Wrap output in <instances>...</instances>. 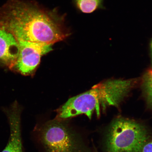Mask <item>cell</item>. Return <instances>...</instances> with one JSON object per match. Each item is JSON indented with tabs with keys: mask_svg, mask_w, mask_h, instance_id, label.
<instances>
[{
	"mask_svg": "<svg viewBox=\"0 0 152 152\" xmlns=\"http://www.w3.org/2000/svg\"><path fill=\"white\" fill-rule=\"evenodd\" d=\"M19 50L18 42L16 38L0 26V63L12 69Z\"/></svg>",
	"mask_w": 152,
	"mask_h": 152,
	"instance_id": "cell-7",
	"label": "cell"
},
{
	"mask_svg": "<svg viewBox=\"0 0 152 152\" xmlns=\"http://www.w3.org/2000/svg\"><path fill=\"white\" fill-rule=\"evenodd\" d=\"M4 111L8 119L10 133L8 142L1 152H23L21 129V107L15 102Z\"/></svg>",
	"mask_w": 152,
	"mask_h": 152,
	"instance_id": "cell-6",
	"label": "cell"
},
{
	"mask_svg": "<svg viewBox=\"0 0 152 152\" xmlns=\"http://www.w3.org/2000/svg\"><path fill=\"white\" fill-rule=\"evenodd\" d=\"M149 135L142 125L131 120L118 118L110 125L106 136L107 152H142Z\"/></svg>",
	"mask_w": 152,
	"mask_h": 152,
	"instance_id": "cell-3",
	"label": "cell"
},
{
	"mask_svg": "<svg viewBox=\"0 0 152 152\" xmlns=\"http://www.w3.org/2000/svg\"><path fill=\"white\" fill-rule=\"evenodd\" d=\"M151 48H152V41L151 44Z\"/></svg>",
	"mask_w": 152,
	"mask_h": 152,
	"instance_id": "cell-10",
	"label": "cell"
},
{
	"mask_svg": "<svg viewBox=\"0 0 152 152\" xmlns=\"http://www.w3.org/2000/svg\"><path fill=\"white\" fill-rule=\"evenodd\" d=\"M126 80H110L94 86L90 90L69 99L58 110L57 119L65 120L85 114L91 119L96 112L99 117L101 108L117 106L129 90Z\"/></svg>",
	"mask_w": 152,
	"mask_h": 152,
	"instance_id": "cell-2",
	"label": "cell"
},
{
	"mask_svg": "<svg viewBox=\"0 0 152 152\" xmlns=\"http://www.w3.org/2000/svg\"><path fill=\"white\" fill-rule=\"evenodd\" d=\"M0 26L18 41L48 45L63 40L69 34L63 18L56 12L20 0H10L0 7Z\"/></svg>",
	"mask_w": 152,
	"mask_h": 152,
	"instance_id": "cell-1",
	"label": "cell"
},
{
	"mask_svg": "<svg viewBox=\"0 0 152 152\" xmlns=\"http://www.w3.org/2000/svg\"><path fill=\"white\" fill-rule=\"evenodd\" d=\"M39 136L45 152H85L80 139L62 120L45 123L40 129Z\"/></svg>",
	"mask_w": 152,
	"mask_h": 152,
	"instance_id": "cell-4",
	"label": "cell"
},
{
	"mask_svg": "<svg viewBox=\"0 0 152 152\" xmlns=\"http://www.w3.org/2000/svg\"><path fill=\"white\" fill-rule=\"evenodd\" d=\"M142 152H152V140L147 142L144 146Z\"/></svg>",
	"mask_w": 152,
	"mask_h": 152,
	"instance_id": "cell-9",
	"label": "cell"
},
{
	"mask_svg": "<svg viewBox=\"0 0 152 152\" xmlns=\"http://www.w3.org/2000/svg\"><path fill=\"white\" fill-rule=\"evenodd\" d=\"M102 0H76L79 8L85 13L94 12L101 4Z\"/></svg>",
	"mask_w": 152,
	"mask_h": 152,
	"instance_id": "cell-8",
	"label": "cell"
},
{
	"mask_svg": "<svg viewBox=\"0 0 152 152\" xmlns=\"http://www.w3.org/2000/svg\"><path fill=\"white\" fill-rule=\"evenodd\" d=\"M18 41L20 50L12 69L24 75H31L39 65L41 56L53 50L52 45L30 42Z\"/></svg>",
	"mask_w": 152,
	"mask_h": 152,
	"instance_id": "cell-5",
	"label": "cell"
}]
</instances>
